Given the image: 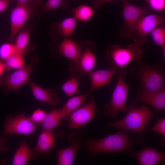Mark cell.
<instances>
[{
  "label": "cell",
  "mask_w": 165,
  "mask_h": 165,
  "mask_svg": "<svg viewBox=\"0 0 165 165\" xmlns=\"http://www.w3.org/2000/svg\"><path fill=\"white\" fill-rule=\"evenodd\" d=\"M127 132L121 130L100 139H88L83 145L89 154L125 152L131 151L135 139L130 137Z\"/></svg>",
  "instance_id": "6da1fadb"
},
{
  "label": "cell",
  "mask_w": 165,
  "mask_h": 165,
  "mask_svg": "<svg viewBox=\"0 0 165 165\" xmlns=\"http://www.w3.org/2000/svg\"><path fill=\"white\" fill-rule=\"evenodd\" d=\"M126 116L120 120L108 123L107 128H116L127 132L131 131L141 135L143 134L148 123L154 115L155 112L150 110L146 104L136 108L132 105L128 107Z\"/></svg>",
  "instance_id": "7a4b0ae2"
},
{
  "label": "cell",
  "mask_w": 165,
  "mask_h": 165,
  "mask_svg": "<svg viewBox=\"0 0 165 165\" xmlns=\"http://www.w3.org/2000/svg\"><path fill=\"white\" fill-rule=\"evenodd\" d=\"M138 67L133 68L131 75L141 80L140 91L155 92L165 88V76L161 68L156 66L150 65L140 61Z\"/></svg>",
  "instance_id": "3957f363"
},
{
  "label": "cell",
  "mask_w": 165,
  "mask_h": 165,
  "mask_svg": "<svg viewBox=\"0 0 165 165\" xmlns=\"http://www.w3.org/2000/svg\"><path fill=\"white\" fill-rule=\"evenodd\" d=\"M142 45L134 42L123 48L118 44H113L107 50L106 58L109 61L110 66L126 68L133 61H140L142 57Z\"/></svg>",
  "instance_id": "277c9868"
},
{
  "label": "cell",
  "mask_w": 165,
  "mask_h": 165,
  "mask_svg": "<svg viewBox=\"0 0 165 165\" xmlns=\"http://www.w3.org/2000/svg\"><path fill=\"white\" fill-rule=\"evenodd\" d=\"M123 9L122 15L125 23L121 26L119 34L126 39L135 38L136 26L140 19L149 12L148 6H140L134 5L127 0H121Z\"/></svg>",
  "instance_id": "5b68a950"
},
{
  "label": "cell",
  "mask_w": 165,
  "mask_h": 165,
  "mask_svg": "<svg viewBox=\"0 0 165 165\" xmlns=\"http://www.w3.org/2000/svg\"><path fill=\"white\" fill-rule=\"evenodd\" d=\"M40 6L35 2L17 3L11 11L10 15V32L9 40L12 42L27 22L33 18Z\"/></svg>",
  "instance_id": "8992f818"
},
{
  "label": "cell",
  "mask_w": 165,
  "mask_h": 165,
  "mask_svg": "<svg viewBox=\"0 0 165 165\" xmlns=\"http://www.w3.org/2000/svg\"><path fill=\"white\" fill-rule=\"evenodd\" d=\"M95 47L94 42L90 40L85 41L82 51L76 61L69 63L70 76L83 78L94 68L96 57L92 50Z\"/></svg>",
  "instance_id": "52a82bcc"
},
{
  "label": "cell",
  "mask_w": 165,
  "mask_h": 165,
  "mask_svg": "<svg viewBox=\"0 0 165 165\" xmlns=\"http://www.w3.org/2000/svg\"><path fill=\"white\" fill-rule=\"evenodd\" d=\"M37 128L36 124L24 115L21 114L15 116L10 115L5 121L3 133L9 137L14 134L29 135L34 134Z\"/></svg>",
  "instance_id": "ba28073f"
},
{
  "label": "cell",
  "mask_w": 165,
  "mask_h": 165,
  "mask_svg": "<svg viewBox=\"0 0 165 165\" xmlns=\"http://www.w3.org/2000/svg\"><path fill=\"white\" fill-rule=\"evenodd\" d=\"M118 81L112 94L110 103L105 106L103 113L108 116L116 118L118 112H127L126 106L129 85L121 78L118 79Z\"/></svg>",
  "instance_id": "9c48e42d"
},
{
  "label": "cell",
  "mask_w": 165,
  "mask_h": 165,
  "mask_svg": "<svg viewBox=\"0 0 165 165\" xmlns=\"http://www.w3.org/2000/svg\"><path fill=\"white\" fill-rule=\"evenodd\" d=\"M165 21L163 15L152 14L143 16L136 26L134 42L143 45L148 41L145 38L147 36L156 28L163 24Z\"/></svg>",
  "instance_id": "30bf717a"
},
{
  "label": "cell",
  "mask_w": 165,
  "mask_h": 165,
  "mask_svg": "<svg viewBox=\"0 0 165 165\" xmlns=\"http://www.w3.org/2000/svg\"><path fill=\"white\" fill-rule=\"evenodd\" d=\"M88 74L91 84V90H93L106 86H110L112 79L121 77L124 80L126 77V69L112 66L107 69L90 71Z\"/></svg>",
  "instance_id": "8fae6325"
},
{
  "label": "cell",
  "mask_w": 165,
  "mask_h": 165,
  "mask_svg": "<svg viewBox=\"0 0 165 165\" xmlns=\"http://www.w3.org/2000/svg\"><path fill=\"white\" fill-rule=\"evenodd\" d=\"M97 110L95 97L79 108L70 115L68 129L80 128L95 117Z\"/></svg>",
  "instance_id": "7c38bea8"
},
{
  "label": "cell",
  "mask_w": 165,
  "mask_h": 165,
  "mask_svg": "<svg viewBox=\"0 0 165 165\" xmlns=\"http://www.w3.org/2000/svg\"><path fill=\"white\" fill-rule=\"evenodd\" d=\"M36 59L33 58L29 64L17 69L5 78V84L7 89L16 90L27 82L32 68L37 63Z\"/></svg>",
  "instance_id": "4fadbf2b"
},
{
  "label": "cell",
  "mask_w": 165,
  "mask_h": 165,
  "mask_svg": "<svg viewBox=\"0 0 165 165\" xmlns=\"http://www.w3.org/2000/svg\"><path fill=\"white\" fill-rule=\"evenodd\" d=\"M63 38L60 43L55 44L56 53L60 57H65L71 61H76L82 51L85 41L77 42L71 38Z\"/></svg>",
  "instance_id": "5bb4252c"
},
{
  "label": "cell",
  "mask_w": 165,
  "mask_h": 165,
  "mask_svg": "<svg viewBox=\"0 0 165 165\" xmlns=\"http://www.w3.org/2000/svg\"><path fill=\"white\" fill-rule=\"evenodd\" d=\"M140 103L149 105L157 111L165 109V88L155 92L139 91L133 100L132 105Z\"/></svg>",
  "instance_id": "9a60e30c"
},
{
  "label": "cell",
  "mask_w": 165,
  "mask_h": 165,
  "mask_svg": "<svg viewBox=\"0 0 165 165\" xmlns=\"http://www.w3.org/2000/svg\"><path fill=\"white\" fill-rule=\"evenodd\" d=\"M57 137L53 130H42L33 150V158L37 159L41 155L50 153L55 147Z\"/></svg>",
  "instance_id": "2e32d148"
},
{
  "label": "cell",
  "mask_w": 165,
  "mask_h": 165,
  "mask_svg": "<svg viewBox=\"0 0 165 165\" xmlns=\"http://www.w3.org/2000/svg\"><path fill=\"white\" fill-rule=\"evenodd\" d=\"M130 155L135 158L139 165H156L163 162L165 153L158 151L151 147H145L138 152L131 151Z\"/></svg>",
  "instance_id": "e0dca14e"
},
{
  "label": "cell",
  "mask_w": 165,
  "mask_h": 165,
  "mask_svg": "<svg viewBox=\"0 0 165 165\" xmlns=\"http://www.w3.org/2000/svg\"><path fill=\"white\" fill-rule=\"evenodd\" d=\"M77 20L74 17L66 18L61 22H55L51 25L50 35L55 40L60 37L71 38L75 29Z\"/></svg>",
  "instance_id": "ac0fdd59"
},
{
  "label": "cell",
  "mask_w": 165,
  "mask_h": 165,
  "mask_svg": "<svg viewBox=\"0 0 165 165\" xmlns=\"http://www.w3.org/2000/svg\"><path fill=\"white\" fill-rule=\"evenodd\" d=\"M73 134L74 138L72 136V143L65 148L59 150L57 152V164L59 165H72L75 159L78 151L82 144L80 133Z\"/></svg>",
  "instance_id": "d6986e66"
},
{
  "label": "cell",
  "mask_w": 165,
  "mask_h": 165,
  "mask_svg": "<svg viewBox=\"0 0 165 165\" xmlns=\"http://www.w3.org/2000/svg\"><path fill=\"white\" fill-rule=\"evenodd\" d=\"M30 86L33 95L38 101L54 106L58 105V97L54 90L51 88L43 89L31 81Z\"/></svg>",
  "instance_id": "ffe728a7"
},
{
  "label": "cell",
  "mask_w": 165,
  "mask_h": 165,
  "mask_svg": "<svg viewBox=\"0 0 165 165\" xmlns=\"http://www.w3.org/2000/svg\"><path fill=\"white\" fill-rule=\"evenodd\" d=\"M32 150L25 141H23L14 155L12 164L25 165L33 158Z\"/></svg>",
  "instance_id": "44dd1931"
},
{
  "label": "cell",
  "mask_w": 165,
  "mask_h": 165,
  "mask_svg": "<svg viewBox=\"0 0 165 165\" xmlns=\"http://www.w3.org/2000/svg\"><path fill=\"white\" fill-rule=\"evenodd\" d=\"M92 91L86 94L75 96L70 98L61 108L63 118L70 115L82 104Z\"/></svg>",
  "instance_id": "7402d4cb"
},
{
  "label": "cell",
  "mask_w": 165,
  "mask_h": 165,
  "mask_svg": "<svg viewBox=\"0 0 165 165\" xmlns=\"http://www.w3.org/2000/svg\"><path fill=\"white\" fill-rule=\"evenodd\" d=\"M63 118L61 108L51 111L47 113L41 124L42 130H53L58 126Z\"/></svg>",
  "instance_id": "603a6c76"
},
{
  "label": "cell",
  "mask_w": 165,
  "mask_h": 165,
  "mask_svg": "<svg viewBox=\"0 0 165 165\" xmlns=\"http://www.w3.org/2000/svg\"><path fill=\"white\" fill-rule=\"evenodd\" d=\"M31 31V28H25L20 31L16 36L14 44L18 53L24 55L29 43Z\"/></svg>",
  "instance_id": "cb8c5ba5"
},
{
  "label": "cell",
  "mask_w": 165,
  "mask_h": 165,
  "mask_svg": "<svg viewBox=\"0 0 165 165\" xmlns=\"http://www.w3.org/2000/svg\"><path fill=\"white\" fill-rule=\"evenodd\" d=\"M72 13L77 20L84 22L88 21L93 17L94 14L93 9L86 5H81L74 8Z\"/></svg>",
  "instance_id": "d4e9b609"
},
{
  "label": "cell",
  "mask_w": 165,
  "mask_h": 165,
  "mask_svg": "<svg viewBox=\"0 0 165 165\" xmlns=\"http://www.w3.org/2000/svg\"><path fill=\"white\" fill-rule=\"evenodd\" d=\"M69 4V0H47L44 6L38 11L40 13H43L59 8L65 10L68 8Z\"/></svg>",
  "instance_id": "484cf974"
},
{
  "label": "cell",
  "mask_w": 165,
  "mask_h": 165,
  "mask_svg": "<svg viewBox=\"0 0 165 165\" xmlns=\"http://www.w3.org/2000/svg\"><path fill=\"white\" fill-rule=\"evenodd\" d=\"M23 55L22 53L17 52L5 60L6 70L18 69L24 67V60Z\"/></svg>",
  "instance_id": "4316f807"
},
{
  "label": "cell",
  "mask_w": 165,
  "mask_h": 165,
  "mask_svg": "<svg viewBox=\"0 0 165 165\" xmlns=\"http://www.w3.org/2000/svg\"><path fill=\"white\" fill-rule=\"evenodd\" d=\"M154 42L162 49L163 55L165 57V28L160 26L156 28L151 33Z\"/></svg>",
  "instance_id": "83f0119b"
},
{
  "label": "cell",
  "mask_w": 165,
  "mask_h": 165,
  "mask_svg": "<svg viewBox=\"0 0 165 165\" xmlns=\"http://www.w3.org/2000/svg\"><path fill=\"white\" fill-rule=\"evenodd\" d=\"M79 85V78L77 77H71L62 85V88L65 94L71 97L77 92Z\"/></svg>",
  "instance_id": "f1b7e54d"
},
{
  "label": "cell",
  "mask_w": 165,
  "mask_h": 165,
  "mask_svg": "<svg viewBox=\"0 0 165 165\" xmlns=\"http://www.w3.org/2000/svg\"><path fill=\"white\" fill-rule=\"evenodd\" d=\"M17 52H18L15 44L3 43L0 46V59L5 61Z\"/></svg>",
  "instance_id": "f546056e"
},
{
  "label": "cell",
  "mask_w": 165,
  "mask_h": 165,
  "mask_svg": "<svg viewBox=\"0 0 165 165\" xmlns=\"http://www.w3.org/2000/svg\"><path fill=\"white\" fill-rule=\"evenodd\" d=\"M47 113L42 110L37 109L29 117L31 120L35 124H41L44 120Z\"/></svg>",
  "instance_id": "4dcf8cb0"
},
{
  "label": "cell",
  "mask_w": 165,
  "mask_h": 165,
  "mask_svg": "<svg viewBox=\"0 0 165 165\" xmlns=\"http://www.w3.org/2000/svg\"><path fill=\"white\" fill-rule=\"evenodd\" d=\"M151 9L157 12L165 10V0H145Z\"/></svg>",
  "instance_id": "1f68e13d"
},
{
  "label": "cell",
  "mask_w": 165,
  "mask_h": 165,
  "mask_svg": "<svg viewBox=\"0 0 165 165\" xmlns=\"http://www.w3.org/2000/svg\"><path fill=\"white\" fill-rule=\"evenodd\" d=\"M150 131H154L165 138V118L158 120L155 126L150 128Z\"/></svg>",
  "instance_id": "d6a6232c"
},
{
  "label": "cell",
  "mask_w": 165,
  "mask_h": 165,
  "mask_svg": "<svg viewBox=\"0 0 165 165\" xmlns=\"http://www.w3.org/2000/svg\"><path fill=\"white\" fill-rule=\"evenodd\" d=\"M114 0H97L96 1L94 2L93 6V8L95 9H98L105 4ZM127 0L129 2H130L134 0Z\"/></svg>",
  "instance_id": "836d02e7"
},
{
  "label": "cell",
  "mask_w": 165,
  "mask_h": 165,
  "mask_svg": "<svg viewBox=\"0 0 165 165\" xmlns=\"http://www.w3.org/2000/svg\"><path fill=\"white\" fill-rule=\"evenodd\" d=\"M14 0H0V13L6 9Z\"/></svg>",
  "instance_id": "e575fe53"
},
{
  "label": "cell",
  "mask_w": 165,
  "mask_h": 165,
  "mask_svg": "<svg viewBox=\"0 0 165 165\" xmlns=\"http://www.w3.org/2000/svg\"><path fill=\"white\" fill-rule=\"evenodd\" d=\"M6 70V66L5 61L0 59V86L2 85L3 81L2 76Z\"/></svg>",
  "instance_id": "d590c367"
},
{
  "label": "cell",
  "mask_w": 165,
  "mask_h": 165,
  "mask_svg": "<svg viewBox=\"0 0 165 165\" xmlns=\"http://www.w3.org/2000/svg\"><path fill=\"white\" fill-rule=\"evenodd\" d=\"M17 3L26 2H34L40 6L42 4V0H16Z\"/></svg>",
  "instance_id": "8d00e7d4"
},
{
  "label": "cell",
  "mask_w": 165,
  "mask_h": 165,
  "mask_svg": "<svg viewBox=\"0 0 165 165\" xmlns=\"http://www.w3.org/2000/svg\"><path fill=\"white\" fill-rule=\"evenodd\" d=\"M3 139L0 138V152L6 149V147L5 145L6 141Z\"/></svg>",
  "instance_id": "74e56055"
},
{
  "label": "cell",
  "mask_w": 165,
  "mask_h": 165,
  "mask_svg": "<svg viewBox=\"0 0 165 165\" xmlns=\"http://www.w3.org/2000/svg\"><path fill=\"white\" fill-rule=\"evenodd\" d=\"M97 0H94V2H95V1H97Z\"/></svg>",
  "instance_id": "f35d334b"
}]
</instances>
